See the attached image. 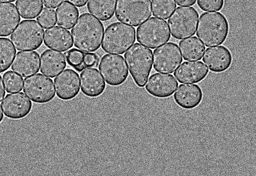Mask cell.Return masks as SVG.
Segmentation results:
<instances>
[{
	"label": "cell",
	"instance_id": "cell-1",
	"mask_svg": "<svg viewBox=\"0 0 256 176\" xmlns=\"http://www.w3.org/2000/svg\"><path fill=\"white\" fill-rule=\"evenodd\" d=\"M104 32L102 22L92 15L81 14L71 30L75 47L85 52H94L100 47Z\"/></svg>",
	"mask_w": 256,
	"mask_h": 176
},
{
	"label": "cell",
	"instance_id": "cell-2",
	"mask_svg": "<svg viewBox=\"0 0 256 176\" xmlns=\"http://www.w3.org/2000/svg\"><path fill=\"white\" fill-rule=\"evenodd\" d=\"M229 26L226 17L218 12L202 14L199 19L197 36L207 47L222 44L229 33Z\"/></svg>",
	"mask_w": 256,
	"mask_h": 176
},
{
	"label": "cell",
	"instance_id": "cell-3",
	"mask_svg": "<svg viewBox=\"0 0 256 176\" xmlns=\"http://www.w3.org/2000/svg\"><path fill=\"white\" fill-rule=\"evenodd\" d=\"M131 75L139 87L145 85L152 68V51L138 43L133 44L124 54Z\"/></svg>",
	"mask_w": 256,
	"mask_h": 176
},
{
	"label": "cell",
	"instance_id": "cell-4",
	"mask_svg": "<svg viewBox=\"0 0 256 176\" xmlns=\"http://www.w3.org/2000/svg\"><path fill=\"white\" fill-rule=\"evenodd\" d=\"M101 48L106 53L122 54L136 40L135 29L121 22L111 23L105 29Z\"/></svg>",
	"mask_w": 256,
	"mask_h": 176
},
{
	"label": "cell",
	"instance_id": "cell-5",
	"mask_svg": "<svg viewBox=\"0 0 256 176\" xmlns=\"http://www.w3.org/2000/svg\"><path fill=\"white\" fill-rule=\"evenodd\" d=\"M44 30L35 20H23L17 26L10 39L19 51L37 49L42 43Z\"/></svg>",
	"mask_w": 256,
	"mask_h": 176
},
{
	"label": "cell",
	"instance_id": "cell-6",
	"mask_svg": "<svg viewBox=\"0 0 256 176\" xmlns=\"http://www.w3.org/2000/svg\"><path fill=\"white\" fill-rule=\"evenodd\" d=\"M115 15L118 20L138 26L151 16V0H117Z\"/></svg>",
	"mask_w": 256,
	"mask_h": 176
},
{
	"label": "cell",
	"instance_id": "cell-7",
	"mask_svg": "<svg viewBox=\"0 0 256 176\" xmlns=\"http://www.w3.org/2000/svg\"><path fill=\"white\" fill-rule=\"evenodd\" d=\"M198 13L193 7L179 6L168 20L172 36L181 39L195 35L198 20Z\"/></svg>",
	"mask_w": 256,
	"mask_h": 176
},
{
	"label": "cell",
	"instance_id": "cell-8",
	"mask_svg": "<svg viewBox=\"0 0 256 176\" xmlns=\"http://www.w3.org/2000/svg\"><path fill=\"white\" fill-rule=\"evenodd\" d=\"M170 37L166 21L155 17L148 19L137 29L138 41L151 49L167 42Z\"/></svg>",
	"mask_w": 256,
	"mask_h": 176
},
{
	"label": "cell",
	"instance_id": "cell-9",
	"mask_svg": "<svg viewBox=\"0 0 256 176\" xmlns=\"http://www.w3.org/2000/svg\"><path fill=\"white\" fill-rule=\"evenodd\" d=\"M23 91L33 102L37 103H47L55 96L53 80L40 73L24 79Z\"/></svg>",
	"mask_w": 256,
	"mask_h": 176
},
{
	"label": "cell",
	"instance_id": "cell-10",
	"mask_svg": "<svg viewBox=\"0 0 256 176\" xmlns=\"http://www.w3.org/2000/svg\"><path fill=\"white\" fill-rule=\"evenodd\" d=\"M98 69L106 82L114 86L123 83L129 74L124 58L118 55H104L100 60Z\"/></svg>",
	"mask_w": 256,
	"mask_h": 176
},
{
	"label": "cell",
	"instance_id": "cell-11",
	"mask_svg": "<svg viewBox=\"0 0 256 176\" xmlns=\"http://www.w3.org/2000/svg\"><path fill=\"white\" fill-rule=\"evenodd\" d=\"M182 61L179 47L175 43L168 42L154 51L153 67L157 72L172 73Z\"/></svg>",
	"mask_w": 256,
	"mask_h": 176
},
{
	"label": "cell",
	"instance_id": "cell-12",
	"mask_svg": "<svg viewBox=\"0 0 256 176\" xmlns=\"http://www.w3.org/2000/svg\"><path fill=\"white\" fill-rule=\"evenodd\" d=\"M1 106L6 117L19 119L30 113L32 103L23 93L19 92L7 95L1 102Z\"/></svg>",
	"mask_w": 256,
	"mask_h": 176
},
{
	"label": "cell",
	"instance_id": "cell-13",
	"mask_svg": "<svg viewBox=\"0 0 256 176\" xmlns=\"http://www.w3.org/2000/svg\"><path fill=\"white\" fill-rule=\"evenodd\" d=\"M55 90L59 98L68 100L75 98L80 90L79 74L71 69H66L54 79Z\"/></svg>",
	"mask_w": 256,
	"mask_h": 176
},
{
	"label": "cell",
	"instance_id": "cell-14",
	"mask_svg": "<svg viewBox=\"0 0 256 176\" xmlns=\"http://www.w3.org/2000/svg\"><path fill=\"white\" fill-rule=\"evenodd\" d=\"M177 86L178 82L173 75L155 73L148 79L145 89L152 96L166 98L172 95Z\"/></svg>",
	"mask_w": 256,
	"mask_h": 176
},
{
	"label": "cell",
	"instance_id": "cell-15",
	"mask_svg": "<svg viewBox=\"0 0 256 176\" xmlns=\"http://www.w3.org/2000/svg\"><path fill=\"white\" fill-rule=\"evenodd\" d=\"M202 60L210 71L221 73L229 68L233 58L231 52L227 47L217 46L207 48Z\"/></svg>",
	"mask_w": 256,
	"mask_h": 176
},
{
	"label": "cell",
	"instance_id": "cell-16",
	"mask_svg": "<svg viewBox=\"0 0 256 176\" xmlns=\"http://www.w3.org/2000/svg\"><path fill=\"white\" fill-rule=\"evenodd\" d=\"M209 72L201 61H184L175 71L174 75L181 83H196L204 79Z\"/></svg>",
	"mask_w": 256,
	"mask_h": 176
},
{
	"label": "cell",
	"instance_id": "cell-17",
	"mask_svg": "<svg viewBox=\"0 0 256 176\" xmlns=\"http://www.w3.org/2000/svg\"><path fill=\"white\" fill-rule=\"evenodd\" d=\"M39 56L37 52L20 51L15 56L11 69L20 76L26 78L39 72Z\"/></svg>",
	"mask_w": 256,
	"mask_h": 176
},
{
	"label": "cell",
	"instance_id": "cell-18",
	"mask_svg": "<svg viewBox=\"0 0 256 176\" xmlns=\"http://www.w3.org/2000/svg\"><path fill=\"white\" fill-rule=\"evenodd\" d=\"M203 92L197 84H180L174 95L175 102L184 109H192L197 107L201 102Z\"/></svg>",
	"mask_w": 256,
	"mask_h": 176
},
{
	"label": "cell",
	"instance_id": "cell-19",
	"mask_svg": "<svg viewBox=\"0 0 256 176\" xmlns=\"http://www.w3.org/2000/svg\"><path fill=\"white\" fill-rule=\"evenodd\" d=\"M80 88L83 94L90 98L101 95L105 90V82L96 68H87L80 75Z\"/></svg>",
	"mask_w": 256,
	"mask_h": 176
},
{
	"label": "cell",
	"instance_id": "cell-20",
	"mask_svg": "<svg viewBox=\"0 0 256 176\" xmlns=\"http://www.w3.org/2000/svg\"><path fill=\"white\" fill-rule=\"evenodd\" d=\"M44 43L47 47L59 52L66 51L73 46L70 32L58 26L45 31Z\"/></svg>",
	"mask_w": 256,
	"mask_h": 176
},
{
	"label": "cell",
	"instance_id": "cell-21",
	"mask_svg": "<svg viewBox=\"0 0 256 176\" xmlns=\"http://www.w3.org/2000/svg\"><path fill=\"white\" fill-rule=\"evenodd\" d=\"M66 65L65 57L59 51L47 49L40 56V72L50 78L56 77L64 69Z\"/></svg>",
	"mask_w": 256,
	"mask_h": 176
},
{
	"label": "cell",
	"instance_id": "cell-22",
	"mask_svg": "<svg viewBox=\"0 0 256 176\" xmlns=\"http://www.w3.org/2000/svg\"><path fill=\"white\" fill-rule=\"evenodd\" d=\"M64 56L68 64L79 72L89 68H96L99 64V57L95 53L72 48L64 52Z\"/></svg>",
	"mask_w": 256,
	"mask_h": 176
},
{
	"label": "cell",
	"instance_id": "cell-23",
	"mask_svg": "<svg viewBox=\"0 0 256 176\" xmlns=\"http://www.w3.org/2000/svg\"><path fill=\"white\" fill-rule=\"evenodd\" d=\"M20 20V16L13 3H0V37L10 35Z\"/></svg>",
	"mask_w": 256,
	"mask_h": 176
},
{
	"label": "cell",
	"instance_id": "cell-24",
	"mask_svg": "<svg viewBox=\"0 0 256 176\" xmlns=\"http://www.w3.org/2000/svg\"><path fill=\"white\" fill-rule=\"evenodd\" d=\"M179 48L184 60H200L205 50V47L196 37L183 39L179 42Z\"/></svg>",
	"mask_w": 256,
	"mask_h": 176
},
{
	"label": "cell",
	"instance_id": "cell-25",
	"mask_svg": "<svg viewBox=\"0 0 256 176\" xmlns=\"http://www.w3.org/2000/svg\"><path fill=\"white\" fill-rule=\"evenodd\" d=\"M117 0H88V11L101 21H106L114 16Z\"/></svg>",
	"mask_w": 256,
	"mask_h": 176
},
{
	"label": "cell",
	"instance_id": "cell-26",
	"mask_svg": "<svg viewBox=\"0 0 256 176\" xmlns=\"http://www.w3.org/2000/svg\"><path fill=\"white\" fill-rule=\"evenodd\" d=\"M79 15L78 9L66 0L63 1L56 10L58 25L67 29L73 27Z\"/></svg>",
	"mask_w": 256,
	"mask_h": 176
},
{
	"label": "cell",
	"instance_id": "cell-27",
	"mask_svg": "<svg viewBox=\"0 0 256 176\" xmlns=\"http://www.w3.org/2000/svg\"><path fill=\"white\" fill-rule=\"evenodd\" d=\"M16 5L20 16L23 19H34L43 8L42 0H17Z\"/></svg>",
	"mask_w": 256,
	"mask_h": 176
},
{
	"label": "cell",
	"instance_id": "cell-28",
	"mask_svg": "<svg viewBox=\"0 0 256 176\" xmlns=\"http://www.w3.org/2000/svg\"><path fill=\"white\" fill-rule=\"evenodd\" d=\"M16 53V50L9 39L0 38V73L10 67Z\"/></svg>",
	"mask_w": 256,
	"mask_h": 176
},
{
	"label": "cell",
	"instance_id": "cell-29",
	"mask_svg": "<svg viewBox=\"0 0 256 176\" xmlns=\"http://www.w3.org/2000/svg\"><path fill=\"white\" fill-rule=\"evenodd\" d=\"M176 6L174 0H152L153 16L162 19H168Z\"/></svg>",
	"mask_w": 256,
	"mask_h": 176
},
{
	"label": "cell",
	"instance_id": "cell-30",
	"mask_svg": "<svg viewBox=\"0 0 256 176\" xmlns=\"http://www.w3.org/2000/svg\"><path fill=\"white\" fill-rule=\"evenodd\" d=\"M3 80L7 93H15L22 90L23 78L21 77L12 71H8L3 75Z\"/></svg>",
	"mask_w": 256,
	"mask_h": 176
},
{
	"label": "cell",
	"instance_id": "cell-31",
	"mask_svg": "<svg viewBox=\"0 0 256 176\" xmlns=\"http://www.w3.org/2000/svg\"><path fill=\"white\" fill-rule=\"evenodd\" d=\"M37 21L43 27L47 28L56 24V16L54 9L43 8L37 18Z\"/></svg>",
	"mask_w": 256,
	"mask_h": 176
},
{
	"label": "cell",
	"instance_id": "cell-32",
	"mask_svg": "<svg viewBox=\"0 0 256 176\" xmlns=\"http://www.w3.org/2000/svg\"><path fill=\"white\" fill-rule=\"evenodd\" d=\"M198 7L204 11H220L224 4V0H197Z\"/></svg>",
	"mask_w": 256,
	"mask_h": 176
},
{
	"label": "cell",
	"instance_id": "cell-33",
	"mask_svg": "<svg viewBox=\"0 0 256 176\" xmlns=\"http://www.w3.org/2000/svg\"><path fill=\"white\" fill-rule=\"evenodd\" d=\"M63 0H43L44 5L49 8H56Z\"/></svg>",
	"mask_w": 256,
	"mask_h": 176
},
{
	"label": "cell",
	"instance_id": "cell-34",
	"mask_svg": "<svg viewBox=\"0 0 256 176\" xmlns=\"http://www.w3.org/2000/svg\"><path fill=\"white\" fill-rule=\"evenodd\" d=\"M178 5L192 6L195 4L197 0H175Z\"/></svg>",
	"mask_w": 256,
	"mask_h": 176
},
{
	"label": "cell",
	"instance_id": "cell-35",
	"mask_svg": "<svg viewBox=\"0 0 256 176\" xmlns=\"http://www.w3.org/2000/svg\"><path fill=\"white\" fill-rule=\"evenodd\" d=\"M68 1L74 5L81 7L84 6L86 4L87 0H67Z\"/></svg>",
	"mask_w": 256,
	"mask_h": 176
},
{
	"label": "cell",
	"instance_id": "cell-36",
	"mask_svg": "<svg viewBox=\"0 0 256 176\" xmlns=\"http://www.w3.org/2000/svg\"><path fill=\"white\" fill-rule=\"evenodd\" d=\"M5 95V91L3 84L2 79L0 75V101H1L3 99Z\"/></svg>",
	"mask_w": 256,
	"mask_h": 176
},
{
	"label": "cell",
	"instance_id": "cell-37",
	"mask_svg": "<svg viewBox=\"0 0 256 176\" xmlns=\"http://www.w3.org/2000/svg\"><path fill=\"white\" fill-rule=\"evenodd\" d=\"M3 116H3V114L2 112V110L0 104V123L1 122V121H2L3 119Z\"/></svg>",
	"mask_w": 256,
	"mask_h": 176
},
{
	"label": "cell",
	"instance_id": "cell-38",
	"mask_svg": "<svg viewBox=\"0 0 256 176\" xmlns=\"http://www.w3.org/2000/svg\"><path fill=\"white\" fill-rule=\"evenodd\" d=\"M16 0H0V2H13Z\"/></svg>",
	"mask_w": 256,
	"mask_h": 176
}]
</instances>
